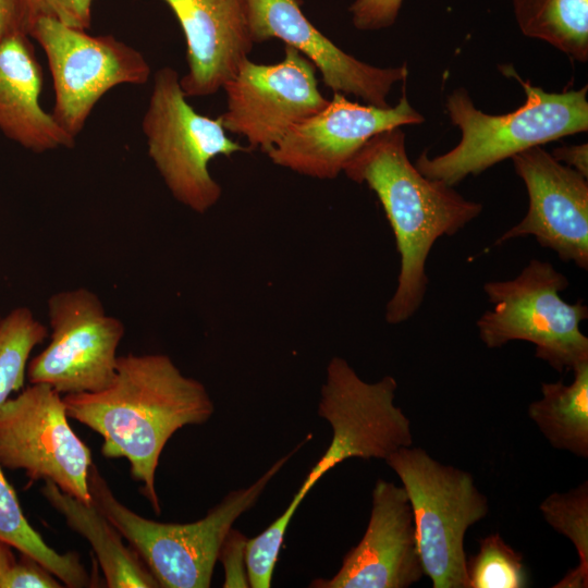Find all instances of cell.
Masks as SVG:
<instances>
[{"label":"cell","mask_w":588,"mask_h":588,"mask_svg":"<svg viewBox=\"0 0 588 588\" xmlns=\"http://www.w3.org/2000/svg\"><path fill=\"white\" fill-rule=\"evenodd\" d=\"M66 414L99 433L106 457H125L142 493L159 514L155 477L169 439L207 422L215 412L206 387L164 354L119 356L112 382L98 392L63 396Z\"/></svg>","instance_id":"cell-1"},{"label":"cell","mask_w":588,"mask_h":588,"mask_svg":"<svg viewBox=\"0 0 588 588\" xmlns=\"http://www.w3.org/2000/svg\"><path fill=\"white\" fill-rule=\"evenodd\" d=\"M343 173L377 195L393 231L400 272L384 318L400 324L424 302L429 284L426 264L436 241L461 231L481 213L482 205L420 173L408 159L401 127L373 136Z\"/></svg>","instance_id":"cell-2"},{"label":"cell","mask_w":588,"mask_h":588,"mask_svg":"<svg viewBox=\"0 0 588 588\" xmlns=\"http://www.w3.org/2000/svg\"><path fill=\"white\" fill-rule=\"evenodd\" d=\"M524 88V105L506 114L477 109L463 88L448 95L445 108L460 128L461 140L451 150L429 157L421 152L415 166L425 176L454 186L504 159L529 148L588 130V86L549 93L503 68Z\"/></svg>","instance_id":"cell-3"},{"label":"cell","mask_w":588,"mask_h":588,"mask_svg":"<svg viewBox=\"0 0 588 588\" xmlns=\"http://www.w3.org/2000/svg\"><path fill=\"white\" fill-rule=\"evenodd\" d=\"M305 442L275 461L250 486L230 491L204 518L193 523H160L136 514L114 497L94 464L88 474L89 495L160 587L208 588L234 522L256 504L270 480Z\"/></svg>","instance_id":"cell-4"},{"label":"cell","mask_w":588,"mask_h":588,"mask_svg":"<svg viewBox=\"0 0 588 588\" xmlns=\"http://www.w3.org/2000/svg\"><path fill=\"white\" fill-rule=\"evenodd\" d=\"M568 285L567 277L551 262L536 258L514 279L486 282L492 308L476 322L479 339L488 348L529 342L535 356L559 372L588 362V338L580 330L588 306L561 297Z\"/></svg>","instance_id":"cell-5"},{"label":"cell","mask_w":588,"mask_h":588,"mask_svg":"<svg viewBox=\"0 0 588 588\" xmlns=\"http://www.w3.org/2000/svg\"><path fill=\"white\" fill-rule=\"evenodd\" d=\"M385 463L399 476L412 505L425 576L433 588H468L465 534L483 519L489 501L473 475L405 446Z\"/></svg>","instance_id":"cell-6"},{"label":"cell","mask_w":588,"mask_h":588,"mask_svg":"<svg viewBox=\"0 0 588 588\" xmlns=\"http://www.w3.org/2000/svg\"><path fill=\"white\" fill-rule=\"evenodd\" d=\"M186 99L177 72L170 66L159 69L142 130L148 156L173 198L204 215L222 195L221 185L210 174V161L253 150L226 135L220 117L198 113Z\"/></svg>","instance_id":"cell-7"},{"label":"cell","mask_w":588,"mask_h":588,"mask_svg":"<svg viewBox=\"0 0 588 588\" xmlns=\"http://www.w3.org/2000/svg\"><path fill=\"white\" fill-rule=\"evenodd\" d=\"M28 36L42 48L51 72L58 124L72 137L83 131L100 98L115 86L144 85L151 69L140 51L112 35H89L39 19Z\"/></svg>","instance_id":"cell-8"},{"label":"cell","mask_w":588,"mask_h":588,"mask_svg":"<svg viewBox=\"0 0 588 588\" xmlns=\"http://www.w3.org/2000/svg\"><path fill=\"white\" fill-rule=\"evenodd\" d=\"M396 390L392 376L367 382L344 358H331L318 415L331 426L332 439L304 480L305 490L310 491L328 470L347 458L385 461L396 450L413 444L411 420L394 404Z\"/></svg>","instance_id":"cell-9"},{"label":"cell","mask_w":588,"mask_h":588,"mask_svg":"<svg viewBox=\"0 0 588 588\" xmlns=\"http://www.w3.org/2000/svg\"><path fill=\"white\" fill-rule=\"evenodd\" d=\"M47 314L50 341L28 362L29 382L48 384L63 396L107 388L115 376L123 322L83 286L53 293Z\"/></svg>","instance_id":"cell-10"},{"label":"cell","mask_w":588,"mask_h":588,"mask_svg":"<svg viewBox=\"0 0 588 588\" xmlns=\"http://www.w3.org/2000/svg\"><path fill=\"white\" fill-rule=\"evenodd\" d=\"M63 396L45 383H30L0 408V464L22 469L30 480L51 481L91 503V452L71 428Z\"/></svg>","instance_id":"cell-11"},{"label":"cell","mask_w":588,"mask_h":588,"mask_svg":"<svg viewBox=\"0 0 588 588\" xmlns=\"http://www.w3.org/2000/svg\"><path fill=\"white\" fill-rule=\"evenodd\" d=\"M316 72V66L290 46L278 63L246 59L222 88L226 110L220 118L225 131L243 136L252 150L267 154L294 126L328 103Z\"/></svg>","instance_id":"cell-12"},{"label":"cell","mask_w":588,"mask_h":588,"mask_svg":"<svg viewBox=\"0 0 588 588\" xmlns=\"http://www.w3.org/2000/svg\"><path fill=\"white\" fill-rule=\"evenodd\" d=\"M397 103L377 107L333 93L317 113L294 126L272 149L270 160L282 168L317 180H333L377 134L425 118L408 101L405 84Z\"/></svg>","instance_id":"cell-13"},{"label":"cell","mask_w":588,"mask_h":588,"mask_svg":"<svg viewBox=\"0 0 588 588\" xmlns=\"http://www.w3.org/2000/svg\"><path fill=\"white\" fill-rule=\"evenodd\" d=\"M516 174L528 194L525 217L495 241L501 245L517 237L535 236L564 262L588 269L587 177L536 146L514 155Z\"/></svg>","instance_id":"cell-14"},{"label":"cell","mask_w":588,"mask_h":588,"mask_svg":"<svg viewBox=\"0 0 588 588\" xmlns=\"http://www.w3.org/2000/svg\"><path fill=\"white\" fill-rule=\"evenodd\" d=\"M424 576L408 497L403 487L378 479L363 538L334 576L314 579L309 587L408 588Z\"/></svg>","instance_id":"cell-15"},{"label":"cell","mask_w":588,"mask_h":588,"mask_svg":"<svg viewBox=\"0 0 588 588\" xmlns=\"http://www.w3.org/2000/svg\"><path fill=\"white\" fill-rule=\"evenodd\" d=\"M254 44L280 39L307 58L320 71L322 83L333 93L353 95L365 103L389 107L388 96L405 83L408 68H380L346 53L305 16L298 0H246Z\"/></svg>","instance_id":"cell-16"},{"label":"cell","mask_w":588,"mask_h":588,"mask_svg":"<svg viewBox=\"0 0 588 588\" xmlns=\"http://www.w3.org/2000/svg\"><path fill=\"white\" fill-rule=\"evenodd\" d=\"M175 15L186 42L184 95L218 93L248 59L250 38L246 0H162Z\"/></svg>","instance_id":"cell-17"},{"label":"cell","mask_w":588,"mask_h":588,"mask_svg":"<svg viewBox=\"0 0 588 588\" xmlns=\"http://www.w3.org/2000/svg\"><path fill=\"white\" fill-rule=\"evenodd\" d=\"M42 70L29 36L15 33L0 40V130L37 154L72 148L75 138L40 106Z\"/></svg>","instance_id":"cell-18"},{"label":"cell","mask_w":588,"mask_h":588,"mask_svg":"<svg viewBox=\"0 0 588 588\" xmlns=\"http://www.w3.org/2000/svg\"><path fill=\"white\" fill-rule=\"evenodd\" d=\"M40 492L69 527L89 542L107 587H160L138 554L124 544L122 535L93 503L63 492L51 481H45Z\"/></svg>","instance_id":"cell-19"},{"label":"cell","mask_w":588,"mask_h":588,"mask_svg":"<svg viewBox=\"0 0 588 588\" xmlns=\"http://www.w3.org/2000/svg\"><path fill=\"white\" fill-rule=\"evenodd\" d=\"M569 384L542 382L541 399L528 406V416L558 450L588 457V362L573 369Z\"/></svg>","instance_id":"cell-20"},{"label":"cell","mask_w":588,"mask_h":588,"mask_svg":"<svg viewBox=\"0 0 588 588\" xmlns=\"http://www.w3.org/2000/svg\"><path fill=\"white\" fill-rule=\"evenodd\" d=\"M523 35L553 46L569 58L588 60V0H512Z\"/></svg>","instance_id":"cell-21"},{"label":"cell","mask_w":588,"mask_h":588,"mask_svg":"<svg viewBox=\"0 0 588 588\" xmlns=\"http://www.w3.org/2000/svg\"><path fill=\"white\" fill-rule=\"evenodd\" d=\"M0 464V540L50 571L66 587H86L89 575L76 552L59 553L49 547L26 519L17 495Z\"/></svg>","instance_id":"cell-22"},{"label":"cell","mask_w":588,"mask_h":588,"mask_svg":"<svg viewBox=\"0 0 588 588\" xmlns=\"http://www.w3.org/2000/svg\"><path fill=\"white\" fill-rule=\"evenodd\" d=\"M547 523L574 544L578 566L568 571L554 588L588 587V481L567 492H554L539 505Z\"/></svg>","instance_id":"cell-23"},{"label":"cell","mask_w":588,"mask_h":588,"mask_svg":"<svg viewBox=\"0 0 588 588\" xmlns=\"http://www.w3.org/2000/svg\"><path fill=\"white\" fill-rule=\"evenodd\" d=\"M47 335L46 326L27 307L0 319V408L23 388L30 353Z\"/></svg>","instance_id":"cell-24"},{"label":"cell","mask_w":588,"mask_h":588,"mask_svg":"<svg viewBox=\"0 0 588 588\" xmlns=\"http://www.w3.org/2000/svg\"><path fill=\"white\" fill-rule=\"evenodd\" d=\"M468 588H525L529 575L522 552L507 544L499 532L479 541V550L467 558Z\"/></svg>","instance_id":"cell-25"},{"label":"cell","mask_w":588,"mask_h":588,"mask_svg":"<svg viewBox=\"0 0 588 588\" xmlns=\"http://www.w3.org/2000/svg\"><path fill=\"white\" fill-rule=\"evenodd\" d=\"M95 0H17L25 33L39 19L87 30L91 25Z\"/></svg>","instance_id":"cell-26"},{"label":"cell","mask_w":588,"mask_h":588,"mask_svg":"<svg viewBox=\"0 0 588 588\" xmlns=\"http://www.w3.org/2000/svg\"><path fill=\"white\" fill-rule=\"evenodd\" d=\"M404 0H355L348 11L358 30H379L393 25Z\"/></svg>","instance_id":"cell-27"},{"label":"cell","mask_w":588,"mask_h":588,"mask_svg":"<svg viewBox=\"0 0 588 588\" xmlns=\"http://www.w3.org/2000/svg\"><path fill=\"white\" fill-rule=\"evenodd\" d=\"M63 585L35 559L22 554L2 575L0 588H60Z\"/></svg>","instance_id":"cell-28"},{"label":"cell","mask_w":588,"mask_h":588,"mask_svg":"<svg viewBox=\"0 0 588 588\" xmlns=\"http://www.w3.org/2000/svg\"><path fill=\"white\" fill-rule=\"evenodd\" d=\"M551 155L562 164L569 167L588 177V145L587 143L577 145H564L552 150Z\"/></svg>","instance_id":"cell-29"},{"label":"cell","mask_w":588,"mask_h":588,"mask_svg":"<svg viewBox=\"0 0 588 588\" xmlns=\"http://www.w3.org/2000/svg\"><path fill=\"white\" fill-rule=\"evenodd\" d=\"M15 33H25L17 0H0V40Z\"/></svg>","instance_id":"cell-30"},{"label":"cell","mask_w":588,"mask_h":588,"mask_svg":"<svg viewBox=\"0 0 588 588\" xmlns=\"http://www.w3.org/2000/svg\"><path fill=\"white\" fill-rule=\"evenodd\" d=\"M11 549V546L0 540V579L7 569L16 561Z\"/></svg>","instance_id":"cell-31"},{"label":"cell","mask_w":588,"mask_h":588,"mask_svg":"<svg viewBox=\"0 0 588 588\" xmlns=\"http://www.w3.org/2000/svg\"><path fill=\"white\" fill-rule=\"evenodd\" d=\"M0 319H1V317H0Z\"/></svg>","instance_id":"cell-32"}]
</instances>
